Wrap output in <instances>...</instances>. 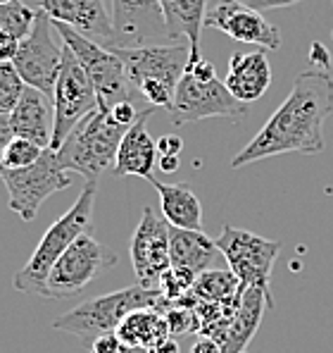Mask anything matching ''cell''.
Here are the masks:
<instances>
[{
  "label": "cell",
  "mask_w": 333,
  "mask_h": 353,
  "mask_svg": "<svg viewBox=\"0 0 333 353\" xmlns=\"http://www.w3.org/2000/svg\"><path fill=\"white\" fill-rule=\"evenodd\" d=\"M333 112V77L329 70L300 72L293 81L288 98L277 108L264 127L246 143L231 160V168L257 163L283 153H321L324 122Z\"/></svg>",
  "instance_id": "1"
},
{
  "label": "cell",
  "mask_w": 333,
  "mask_h": 353,
  "mask_svg": "<svg viewBox=\"0 0 333 353\" xmlns=\"http://www.w3.org/2000/svg\"><path fill=\"white\" fill-rule=\"evenodd\" d=\"M96 191H98L96 181H86V186L81 189L74 205L45 230V234L39 241L36 251L31 253V258L24 263V268L14 274V289H17V292L45 299V294H48L45 292V284H48V274H50V270H53V265L60 261V256L76 241V239L91 232Z\"/></svg>",
  "instance_id": "2"
},
{
  "label": "cell",
  "mask_w": 333,
  "mask_h": 353,
  "mask_svg": "<svg viewBox=\"0 0 333 353\" xmlns=\"http://www.w3.org/2000/svg\"><path fill=\"white\" fill-rule=\"evenodd\" d=\"M127 129L129 127L112 117L110 108L98 105L72 129L65 143L55 150L57 163L65 172H79L86 176V181H96L114 165Z\"/></svg>",
  "instance_id": "3"
},
{
  "label": "cell",
  "mask_w": 333,
  "mask_h": 353,
  "mask_svg": "<svg viewBox=\"0 0 333 353\" xmlns=\"http://www.w3.org/2000/svg\"><path fill=\"white\" fill-rule=\"evenodd\" d=\"M122 58L131 86L143 93L153 108L174 105V93L191 58L189 43H166V46H136V48H119L110 46Z\"/></svg>",
  "instance_id": "4"
},
{
  "label": "cell",
  "mask_w": 333,
  "mask_h": 353,
  "mask_svg": "<svg viewBox=\"0 0 333 353\" xmlns=\"http://www.w3.org/2000/svg\"><path fill=\"white\" fill-rule=\"evenodd\" d=\"M138 308H158L160 313H164L169 303L162 299L160 289H148L136 284V287L119 289V292L98 296V299L76 305L74 310L60 315L53 327L57 332L76 334L93 344L98 336L114 334L119 325L124 323V318Z\"/></svg>",
  "instance_id": "5"
},
{
  "label": "cell",
  "mask_w": 333,
  "mask_h": 353,
  "mask_svg": "<svg viewBox=\"0 0 333 353\" xmlns=\"http://www.w3.org/2000/svg\"><path fill=\"white\" fill-rule=\"evenodd\" d=\"M169 112L176 127L200 122L207 117H224L231 122H241L248 115V103L236 101L226 84L217 79L215 65L200 58L195 62L189 60V65H186Z\"/></svg>",
  "instance_id": "6"
},
{
  "label": "cell",
  "mask_w": 333,
  "mask_h": 353,
  "mask_svg": "<svg viewBox=\"0 0 333 353\" xmlns=\"http://www.w3.org/2000/svg\"><path fill=\"white\" fill-rule=\"evenodd\" d=\"M53 27L57 29V36L62 39V43L74 53V58L79 60V65L88 74V79L96 86L98 105L112 108L117 103L131 101L133 86L129 81L127 67H124L122 58L112 48L86 39L76 29L67 27L62 22H53Z\"/></svg>",
  "instance_id": "7"
},
{
  "label": "cell",
  "mask_w": 333,
  "mask_h": 353,
  "mask_svg": "<svg viewBox=\"0 0 333 353\" xmlns=\"http://www.w3.org/2000/svg\"><path fill=\"white\" fill-rule=\"evenodd\" d=\"M0 179L8 189V205L17 212L24 222H31L39 215V208L45 203L57 191H65L72 186L69 172L60 168L57 153L53 148H45L39 163L22 170L0 168Z\"/></svg>",
  "instance_id": "8"
},
{
  "label": "cell",
  "mask_w": 333,
  "mask_h": 353,
  "mask_svg": "<svg viewBox=\"0 0 333 353\" xmlns=\"http://www.w3.org/2000/svg\"><path fill=\"white\" fill-rule=\"evenodd\" d=\"M117 265V256L107 251L96 236L81 234L53 265L45 284V299H72L81 294L96 277Z\"/></svg>",
  "instance_id": "9"
},
{
  "label": "cell",
  "mask_w": 333,
  "mask_h": 353,
  "mask_svg": "<svg viewBox=\"0 0 333 353\" xmlns=\"http://www.w3.org/2000/svg\"><path fill=\"white\" fill-rule=\"evenodd\" d=\"M62 53H65V43L53 36V19L43 10H39L34 29L19 41L12 65L17 67L24 84L53 98L55 81L62 70Z\"/></svg>",
  "instance_id": "10"
},
{
  "label": "cell",
  "mask_w": 333,
  "mask_h": 353,
  "mask_svg": "<svg viewBox=\"0 0 333 353\" xmlns=\"http://www.w3.org/2000/svg\"><path fill=\"white\" fill-rule=\"evenodd\" d=\"M98 108V91L93 86V81L88 79V74L83 72L79 60L74 58L69 48L65 46L62 53V70L60 77L55 81V93H53V141L50 148L57 150L65 143V139L69 137V132L81 122L88 112H93Z\"/></svg>",
  "instance_id": "11"
},
{
  "label": "cell",
  "mask_w": 333,
  "mask_h": 353,
  "mask_svg": "<svg viewBox=\"0 0 333 353\" xmlns=\"http://www.w3.org/2000/svg\"><path fill=\"white\" fill-rule=\"evenodd\" d=\"M215 241L243 289L246 287L269 289L274 261H277L281 251L279 241H269V239L257 236L248 230H238V227H228V225L219 232V236Z\"/></svg>",
  "instance_id": "12"
},
{
  "label": "cell",
  "mask_w": 333,
  "mask_h": 353,
  "mask_svg": "<svg viewBox=\"0 0 333 353\" xmlns=\"http://www.w3.org/2000/svg\"><path fill=\"white\" fill-rule=\"evenodd\" d=\"M205 27L222 31L238 43H255L267 50L281 48L279 29L259 10L241 0H212L205 12Z\"/></svg>",
  "instance_id": "13"
},
{
  "label": "cell",
  "mask_w": 333,
  "mask_h": 353,
  "mask_svg": "<svg viewBox=\"0 0 333 353\" xmlns=\"http://www.w3.org/2000/svg\"><path fill=\"white\" fill-rule=\"evenodd\" d=\"M131 265L140 287L155 289L160 277L171 268L169 222L155 215L153 208H143L138 227L131 234Z\"/></svg>",
  "instance_id": "14"
},
{
  "label": "cell",
  "mask_w": 333,
  "mask_h": 353,
  "mask_svg": "<svg viewBox=\"0 0 333 353\" xmlns=\"http://www.w3.org/2000/svg\"><path fill=\"white\" fill-rule=\"evenodd\" d=\"M41 10L53 22L67 24L86 39L114 43V24L105 0H41Z\"/></svg>",
  "instance_id": "15"
},
{
  "label": "cell",
  "mask_w": 333,
  "mask_h": 353,
  "mask_svg": "<svg viewBox=\"0 0 333 353\" xmlns=\"http://www.w3.org/2000/svg\"><path fill=\"white\" fill-rule=\"evenodd\" d=\"M153 115V105L138 112V119L127 129L122 143H119L117 158H114V176H140L148 181L153 176L158 163V141L148 132V117Z\"/></svg>",
  "instance_id": "16"
},
{
  "label": "cell",
  "mask_w": 333,
  "mask_h": 353,
  "mask_svg": "<svg viewBox=\"0 0 333 353\" xmlns=\"http://www.w3.org/2000/svg\"><path fill=\"white\" fill-rule=\"evenodd\" d=\"M267 308H274L272 292L267 287H246L241 292V301L233 313L231 323L222 332L217 341L224 346L226 353H241L253 341L255 332L259 330L262 315Z\"/></svg>",
  "instance_id": "17"
},
{
  "label": "cell",
  "mask_w": 333,
  "mask_h": 353,
  "mask_svg": "<svg viewBox=\"0 0 333 353\" xmlns=\"http://www.w3.org/2000/svg\"><path fill=\"white\" fill-rule=\"evenodd\" d=\"M224 84L231 96L241 103H255L272 86V65L264 50L255 53H233Z\"/></svg>",
  "instance_id": "18"
},
{
  "label": "cell",
  "mask_w": 333,
  "mask_h": 353,
  "mask_svg": "<svg viewBox=\"0 0 333 353\" xmlns=\"http://www.w3.org/2000/svg\"><path fill=\"white\" fill-rule=\"evenodd\" d=\"M160 8L164 14L166 39L171 43H189L191 62L202 58L200 34L205 27L207 0H160Z\"/></svg>",
  "instance_id": "19"
},
{
  "label": "cell",
  "mask_w": 333,
  "mask_h": 353,
  "mask_svg": "<svg viewBox=\"0 0 333 353\" xmlns=\"http://www.w3.org/2000/svg\"><path fill=\"white\" fill-rule=\"evenodd\" d=\"M53 122H55V112H50L48 96L41 93L39 88H31V86L24 88L19 103L10 112V124H12L14 137L29 139V141L39 143L41 148H50V141H53Z\"/></svg>",
  "instance_id": "20"
},
{
  "label": "cell",
  "mask_w": 333,
  "mask_h": 353,
  "mask_svg": "<svg viewBox=\"0 0 333 353\" xmlns=\"http://www.w3.org/2000/svg\"><path fill=\"white\" fill-rule=\"evenodd\" d=\"M217 241L202 230H179L169 227V256L171 268L186 270L191 274H202L217 258Z\"/></svg>",
  "instance_id": "21"
},
{
  "label": "cell",
  "mask_w": 333,
  "mask_h": 353,
  "mask_svg": "<svg viewBox=\"0 0 333 353\" xmlns=\"http://www.w3.org/2000/svg\"><path fill=\"white\" fill-rule=\"evenodd\" d=\"M150 184L155 186L160 196L162 217L169 227L179 230H202V205L195 191L189 184H164V181L150 176Z\"/></svg>",
  "instance_id": "22"
},
{
  "label": "cell",
  "mask_w": 333,
  "mask_h": 353,
  "mask_svg": "<svg viewBox=\"0 0 333 353\" xmlns=\"http://www.w3.org/2000/svg\"><path fill=\"white\" fill-rule=\"evenodd\" d=\"M114 334L127 346H136V349H153L155 344L171 336L164 313H160L158 308H138L129 313Z\"/></svg>",
  "instance_id": "23"
},
{
  "label": "cell",
  "mask_w": 333,
  "mask_h": 353,
  "mask_svg": "<svg viewBox=\"0 0 333 353\" xmlns=\"http://www.w3.org/2000/svg\"><path fill=\"white\" fill-rule=\"evenodd\" d=\"M241 282L233 272H202L195 277L193 282V294L197 301H205V303L224 305V308H238V301H241Z\"/></svg>",
  "instance_id": "24"
},
{
  "label": "cell",
  "mask_w": 333,
  "mask_h": 353,
  "mask_svg": "<svg viewBox=\"0 0 333 353\" xmlns=\"http://www.w3.org/2000/svg\"><path fill=\"white\" fill-rule=\"evenodd\" d=\"M36 14H39V10H31L22 0H12L8 5H0V29L22 41L34 29Z\"/></svg>",
  "instance_id": "25"
},
{
  "label": "cell",
  "mask_w": 333,
  "mask_h": 353,
  "mask_svg": "<svg viewBox=\"0 0 333 353\" xmlns=\"http://www.w3.org/2000/svg\"><path fill=\"white\" fill-rule=\"evenodd\" d=\"M43 150L45 148H41L39 143L29 141V139L14 137L12 141L8 143V148H5L3 158H0V168H5V170L29 168V165L39 163V158L43 155Z\"/></svg>",
  "instance_id": "26"
},
{
  "label": "cell",
  "mask_w": 333,
  "mask_h": 353,
  "mask_svg": "<svg viewBox=\"0 0 333 353\" xmlns=\"http://www.w3.org/2000/svg\"><path fill=\"white\" fill-rule=\"evenodd\" d=\"M24 88L27 84L19 77L17 67L12 62H0V115H10L14 110Z\"/></svg>",
  "instance_id": "27"
},
{
  "label": "cell",
  "mask_w": 333,
  "mask_h": 353,
  "mask_svg": "<svg viewBox=\"0 0 333 353\" xmlns=\"http://www.w3.org/2000/svg\"><path fill=\"white\" fill-rule=\"evenodd\" d=\"M193 282H195V274L186 272V270L179 268H169L166 272L160 277L158 289L162 294V299L166 303H179L181 299H186L191 292H193Z\"/></svg>",
  "instance_id": "28"
},
{
  "label": "cell",
  "mask_w": 333,
  "mask_h": 353,
  "mask_svg": "<svg viewBox=\"0 0 333 353\" xmlns=\"http://www.w3.org/2000/svg\"><path fill=\"white\" fill-rule=\"evenodd\" d=\"M166 325H169V334H189V332H197V318L193 308L186 305H169L164 310Z\"/></svg>",
  "instance_id": "29"
},
{
  "label": "cell",
  "mask_w": 333,
  "mask_h": 353,
  "mask_svg": "<svg viewBox=\"0 0 333 353\" xmlns=\"http://www.w3.org/2000/svg\"><path fill=\"white\" fill-rule=\"evenodd\" d=\"M110 112H112V117L117 119L119 124H124V127H131V124L138 119V112L140 110H136V108H133L131 101H124V103H117V105H112Z\"/></svg>",
  "instance_id": "30"
},
{
  "label": "cell",
  "mask_w": 333,
  "mask_h": 353,
  "mask_svg": "<svg viewBox=\"0 0 333 353\" xmlns=\"http://www.w3.org/2000/svg\"><path fill=\"white\" fill-rule=\"evenodd\" d=\"M124 346V341L119 339L117 334H105V336H98L91 346V353H119Z\"/></svg>",
  "instance_id": "31"
},
{
  "label": "cell",
  "mask_w": 333,
  "mask_h": 353,
  "mask_svg": "<svg viewBox=\"0 0 333 353\" xmlns=\"http://www.w3.org/2000/svg\"><path fill=\"white\" fill-rule=\"evenodd\" d=\"M19 48V39L0 29V62H12Z\"/></svg>",
  "instance_id": "32"
},
{
  "label": "cell",
  "mask_w": 333,
  "mask_h": 353,
  "mask_svg": "<svg viewBox=\"0 0 333 353\" xmlns=\"http://www.w3.org/2000/svg\"><path fill=\"white\" fill-rule=\"evenodd\" d=\"M241 3L250 5L255 10H279V8H290V5H298V3H305V0H241Z\"/></svg>",
  "instance_id": "33"
},
{
  "label": "cell",
  "mask_w": 333,
  "mask_h": 353,
  "mask_svg": "<svg viewBox=\"0 0 333 353\" xmlns=\"http://www.w3.org/2000/svg\"><path fill=\"white\" fill-rule=\"evenodd\" d=\"M181 150H184V141H181L179 137H174V134L158 139V153L160 155H179Z\"/></svg>",
  "instance_id": "34"
},
{
  "label": "cell",
  "mask_w": 333,
  "mask_h": 353,
  "mask_svg": "<svg viewBox=\"0 0 333 353\" xmlns=\"http://www.w3.org/2000/svg\"><path fill=\"white\" fill-rule=\"evenodd\" d=\"M310 62H314L316 70H329L331 53L324 48V43H312V48H310Z\"/></svg>",
  "instance_id": "35"
},
{
  "label": "cell",
  "mask_w": 333,
  "mask_h": 353,
  "mask_svg": "<svg viewBox=\"0 0 333 353\" xmlns=\"http://www.w3.org/2000/svg\"><path fill=\"white\" fill-rule=\"evenodd\" d=\"M191 353H226V351H224V346L217 339H212V336H200L193 344Z\"/></svg>",
  "instance_id": "36"
},
{
  "label": "cell",
  "mask_w": 333,
  "mask_h": 353,
  "mask_svg": "<svg viewBox=\"0 0 333 353\" xmlns=\"http://www.w3.org/2000/svg\"><path fill=\"white\" fill-rule=\"evenodd\" d=\"M14 139V132H12V124H10V115H0V158H3L5 148L8 143Z\"/></svg>",
  "instance_id": "37"
},
{
  "label": "cell",
  "mask_w": 333,
  "mask_h": 353,
  "mask_svg": "<svg viewBox=\"0 0 333 353\" xmlns=\"http://www.w3.org/2000/svg\"><path fill=\"white\" fill-rule=\"evenodd\" d=\"M148 353H181V349H179V341H176L174 336H166V339H162L160 344H155L153 349H148Z\"/></svg>",
  "instance_id": "38"
},
{
  "label": "cell",
  "mask_w": 333,
  "mask_h": 353,
  "mask_svg": "<svg viewBox=\"0 0 333 353\" xmlns=\"http://www.w3.org/2000/svg\"><path fill=\"white\" fill-rule=\"evenodd\" d=\"M158 163H160V170H162V172L171 174L179 170V155H160Z\"/></svg>",
  "instance_id": "39"
},
{
  "label": "cell",
  "mask_w": 333,
  "mask_h": 353,
  "mask_svg": "<svg viewBox=\"0 0 333 353\" xmlns=\"http://www.w3.org/2000/svg\"><path fill=\"white\" fill-rule=\"evenodd\" d=\"M119 353H148V349H136V346H127V344H124Z\"/></svg>",
  "instance_id": "40"
},
{
  "label": "cell",
  "mask_w": 333,
  "mask_h": 353,
  "mask_svg": "<svg viewBox=\"0 0 333 353\" xmlns=\"http://www.w3.org/2000/svg\"><path fill=\"white\" fill-rule=\"evenodd\" d=\"M8 3H12V0H0V5H8Z\"/></svg>",
  "instance_id": "41"
},
{
  "label": "cell",
  "mask_w": 333,
  "mask_h": 353,
  "mask_svg": "<svg viewBox=\"0 0 333 353\" xmlns=\"http://www.w3.org/2000/svg\"><path fill=\"white\" fill-rule=\"evenodd\" d=\"M241 353H246V351H241Z\"/></svg>",
  "instance_id": "42"
}]
</instances>
